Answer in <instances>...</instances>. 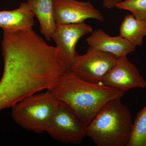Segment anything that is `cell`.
I'll return each instance as SVG.
<instances>
[{
	"label": "cell",
	"instance_id": "1",
	"mask_svg": "<svg viewBox=\"0 0 146 146\" xmlns=\"http://www.w3.org/2000/svg\"><path fill=\"white\" fill-rule=\"evenodd\" d=\"M51 91L58 100L72 108L86 127L107 102L122 98L125 93L102 83L85 81L70 71L64 73Z\"/></svg>",
	"mask_w": 146,
	"mask_h": 146
},
{
	"label": "cell",
	"instance_id": "2",
	"mask_svg": "<svg viewBox=\"0 0 146 146\" xmlns=\"http://www.w3.org/2000/svg\"><path fill=\"white\" fill-rule=\"evenodd\" d=\"M121 98L111 100L103 107L86 128V136L97 146H128L132 117Z\"/></svg>",
	"mask_w": 146,
	"mask_h": 146
},
{
	"label": "cell",
	"instance_id": "3",
	"mask_svg": "<svg viewBox=\"0 0 146 146\" xmlns=\"http://www.w3.org/2000/svg\"><path fill=\"white\" fill-rule=\"evenodd\" d=\"M59 100L51 90L24 98L11 107V117L21 127L34 133L46 132Z\"/></svg>",
	"mask_w": 146,
	"mask_h": 146
},
{
	"label": "cell",
	"instance_id": "4",
	"mask_svg": "<svg viewBox=\"0 0 146 146\" xmlns=\"http://www.w3.org/2000/svg\"><path fill=\"white\" fill-rule=\"evenodd\" d=\"M86 128L72 108L59 100L46 132L58 142L78 145L86 136Z\"/></svg>",
	"mask_w": 146,
	"mask_h": 146
},
{
	"label": "cell",
	"instance_id": "5",
	"mask_svg": "<svg viewBox=\"0 0 146 146\" xmlns=\"http://www.w3.org/2000/svg\"><path fill=\"white\" fill-rule=\"evenodd\" d=\"M112 54L89 46L84 54L76 55L70 70L79 78L94 83H101L104 76L117 63Z\"/></svg>",
	"mask_w": 146,
	"mask_h": 146
},
{
	"label": "cell",
	"instance_id": "6",
	"mask_svg": "<svg viewBox=\"0 0 146 146\" xmlns=\"http://www.w3.org/2000/svg\"><path fill=\"white\" fill-rule=\"evenodd\" d=\"M92 31L91 27L84 22L56 24L52 39L55 42L58 59L65 72L70 70L73 60L78 54L76 46L79 40Z\"/></svg>",
	"mask_w": 146,
	"mask_h": 146
},
{
	"label": "cell",
	"instance_id": "7",
	"mask_svg": "<svg viewBox=\"0 0 146 146\" xmlns=\"http://www.w3.org/2000/svg\"><path fill=\"white\" fill-rule=\"evenodd\" d=\"M54 15L56 24L83 23L87 19L102 21V13L89 1L78 0H53Z\"/></svg>",
	"mask_w": 146,
	"mask_h": 146
},
{
	"label": "cell",
	"instance_id": "8",
	"mask_svg": "<svg viewBox=\"0 0 146 146\" xmlns=\"http://www.w3.org/2000/svg\"><path fill=\"white\" fill-rule=\"evenodd\" d=\"M101 83L124 93L146 86L143 77L127 56L118 58L116 64L104 76Z\"/></svg>",
	"mask_w": 146,
	"mask_h": 146
},
{
	"label": "cell",
	"instance_id": "9",
	"mask_svg": "<svg viewBox=\"0 0 146 146\" xmlns=\"http://www.w3.org/2000/svg\"><path fill=\"white\" fill-rule=\"evenodd\" d=\"M89 46L114 55L117 58L127 56L134 51L136 47L119 35L112 36L101 29L96 30L85 39Z\"/></svg>",
	"mask_w": 146,
	"mask_h": 146
},
{
	"label": "cell",
	"instance_id": "10",
	"mask_svg": "<svg viewBox=\"0 0 146 146\" xmlns=\"http://www.w3.org/2000/svg\"><path fill=\"white\" fill-rule=\"evenodd\" d=\"M34 17L29 4L22 3L14 10L0 11V28L9 32L30 29L34 25Z\"/></svg>",
	"mask_w": 146,
	"mask_h": 146
},
{
	"label": "cell",
	"instance_id": "11",
	"mask_svg": "<svg viewBox=\"0 0 146 146\" xmlns=\"http://www.w3.org/2000/svg\"><path fill=\"white\" fill-rule=\"evenodd\" d=\"M27 3L39 21L41 33L47 41H50L56 26L53 0H28Z\"/></svg>",
	"mask_w": 146,
	"mask_h": 146
},
{
	"label": "cell",
	"instance_id": "12",
	"mask_svg": "<svg viewBox=\"0 0 146 146\" xmlns=\"http://www.w3.org/2000/svg\"><path fill=\"white\" fill-rule=\"evenodd\" d=\"M119 35L131 44L141 47L146 36V21L137 19L132 14L126 15L120 26Z\"/></svg>",
	"mask_w": 146,
	"mask_h": 146
},
{
	"label": "cell",
	"instance_id": "13",
	"mask_svg": "<svg viewBox=\"0 0 146 146\" xmlns=\"http://www.w3.org/2000/svg\"><path fill=\"white\" fill-rule=\"evenodd\" d=\"M128 146H146V105L138 112L132 123Z\"/></svg>",
	"mask_w": 146,
	"mask_h": 146
},
{
	"label": "cell",
	"instance_id": "14",
	"mask_svg": "<svg viewBox=\"0 0 146 146\" xmlns=\"http://www.w3.org/2000/svg\"><path fill=\"white\" fill-rule=\"evenodd\" d=\"M115 7L130 11L137 19L146 21V0H124Z\"/></svg>",
	"mask_w": 146,
	"mask_h": 146
},
{
	"label": "cell",
	"instance_id": "15",
	"mask_svg": "<svg viewBox=\"0 0 146 146\" xmlns=\"http://www.w3.org/2000/svg\"><path fill=\"white\" fill-rule=\"evenodd\" d=\"M124 0H103V4L106 8L112 9L115 7L116 5Z\"/></svg>",
	"mask_w": 146,
	"mask_h": 146
}]
</instances>
